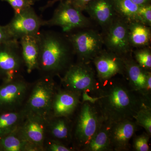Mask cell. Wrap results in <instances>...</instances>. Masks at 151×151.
I'll list each match as a JSON object with an SVG mask.
<instances>
[{
	"label": "cell",
	"instance_id": "603a6c76",
	"mask_svg": "<svg viewBox=\"0 0 151 151\" xmlns=\"http://www.w3.org/2000/svg\"><path fill=\"white\" fill-rule=\"evenodd\" d=\"M26 113L25 108L0 112V137L18 128L24 120Z\"/></svg>",
	"mask_w": 151,
	"mask_h": 151
},
{
	"label": "cell",
	"instance_id": "5bb4252c",
	"mask_svg": "<svg viewBox=\"0 0 151 151\" xmlns=\"http://www.w3.org/2000/svg\"><path fill=\"white\" fill-rule=\"evenodd\" d=\"M82 101L81 94L58 87L52 102L50 118L63 117L72 119Z\"/></svg>",
	"mask_w": 151,
	"mask_h": 151
},
{
	"label": "cell",
	"instance_id": "d6a6232c",
	"mask_svg": "<svg viewBox=\"0 0 151 151\" xmlns=\"http://www.w3.org/2000/svg\"><path fill=\"white\" fill-rule=\"evenodd\" d=\"M61 1H62V0H52V1H49L45 6L40 8V10L42 12H43V11L47 9L52 6L57 2Z\"/></svg>",
	"mask_w": 151,
	"mask_h": 151
},
{
	"label": "cell",
	"instance_id": "f1b7e54d",
	"mask_svg": "<svg viewBox=\"0 0 151 151\" xmlns=\"http://www.w3.org/2000/svg\"><path fill=\"white\" fill-rule=\"evenodd\" d=\"M9 3L13 9L14 14L18 13L25 9L32 6L35 3L32 0H1Z\"/></svg>",
	"mask_w": 151,
	"mask_h": 151
},
{
	"label": "cell",
	"instance_id": "9c48e42d",
	"mask_svg": "<svg viewBox=\"0 0 151 151\" xmlns=\"http://www.w3.org/2000/svg\"><path fill=\"white\" fill-rule=\"evenodd\" d=\"M104 45L106 49L122 56L132 53L129 37L128 22L117 16L107 28L103 31Z\"/></svg>",
	"mask_w": 151,
	"mask_h": 151
},
{
	"label": "cell",
	"instance_id": "52a82bcc",
	"mask_svg": "<svg viewBox=\"0 0 151 151\" xmlns=\"http://www.w3.org/2000/svg\"><path fill=\"white\" fill-rule=\"evenodd\" d=\"M91 20L82 13V11L76 7L70 0H62L55 9L53 16L48 20L44 21V26L60 27L64 32L90 27Z\"/></svg>",
	"mask_w": 151,
	"mask_h": 151
},
{
	"label": "cell",
	"instance_id": "277c9868",
	"mask_svg": "<svg viewBox=\"0 0 151 151\" xmlns=\"http://www.w3.org/2000/svg\"><path fill=\"white\" fill-rule=\"evenodd\" d=\"M92 63L77 61L73 63L60 77L61 83L65 89L83 95L87 94L93 98L99 88L94 67Z\"/></svg>",
	"mask_w": 151,
	"mask_h": 151
},
{
	"label": "cell",
	"instance_id": "d4e9b609",
	"mask_svg": "<svg viewBox=\"0 0 151 151\" xmlns=\"http://www.w3.org/2000/svg\"><path fill=\"white\" fill-rule=\"evenodd\" d=\"M134 119L137 125L144 128L151 136V105H145L142 107Z\"/></svg>",
	"mask_w": 151,
	"mask_h": 151
},
{
	"label": "cell",
	"instance_id": "8fae6325",
	"mask_svg": "<svg viewBox=\"0 0 151 151\" xmlns=\"http://www.w3.org/2000/svg\"><path fill=\"white\" fill-rule=\"evenodd\" d=\"M124 78L131 89L151 102V71L144 69L136 62L132 53L125 57Z\"/></svg>",
	"mask_w": 151,
	"mask_h": 151
},
{
	"label": "cell",
	"instance_id": "30bf717a",
	"mask_svg": "<svg viewBox=\"0 0 151 151\" xmlns=\"http://www.w3.org/2000/svg\"><path fill=\"white\" fill-rule=\"evenodd\" d=\"M44 21L30 6L14 14L13 18L5 27L12 38L19 40L27 36L37 35L41 27L44 26Z\"/></svg>",
	"mask_w": 151,
	"mask_h": 151
},
{
	"label": "cell",
	"instance_id": "484cf974",
	"mask_svg": "<svg viewBox=\"0 0 151 151\" xmlns=\"http://www.w3.org/2000/svg\"><path fill=\"white\" fill-rule=\"evenodd\" d=\"M133 52V58L141 67L151 71V50L150 47L137 48Z\"/></svg>",
	"mask_w": 151,
	"mask_h": 151
},
{
	"label": "cell",
	"instance_id": "ac0fdd59",
	"mask_svg": "<svg viewBox=\"0 0 151 151\" xmlns=\"http://www.w3.org/2000/svg\"><path fill=\"white\" fill-rule=\"evenodd\" d=\"M38 35L27 36L19 40L24 66L29 73L38 68L40 53Z\"/></svg>",
	"mask_w": 151,
	"mask_h": 151
},
{
	"label": "cell",
	"instance_id": "7a4b0ae2",
	"mask_svg": "<svg viewBox=\"0 0 151 151\" xmlns=\"http://www.w3.org/2000/svg\"><path fill=\"white\" fill-rule=\"evenodd\" d=\"M40 53L37 70L43 76L60 77L73 62L74 54L66 34L42 30L39 34Z\"/></svg>",
	"mask_w": 151,
	"mask_h": 151
},
{
	"label": "cell",
	"instance_id": "f546056e",
	"mask_svg": "<svg viewBox=\"0 0 151 151\" xmlns=\"http://www.w3.org/2000/svg\"><path fill=\"white\" fill-rule=\"evenodd\" d=\"M46 150L50 151H73L74 149L72 147L67 145L62 142L54 139H50L46 143Z\"/></svg>",
	"mask_w": 151,
	"mask_h": 151
},
{
	"label": "cell",
	"instance_id": "4316f807",
	"mask_svg": "<svg viewBox=\"0 0 151 151\" xmlns=\"http://www.w3.org/2000/svg\"><path fill=\"white\" fill-rule=\"evenodd\" d=\"M151 136L146 132L141 134L134 135L133 137L132 148L135 151H150L148 144Z\"/></svg>",
	"mask_w": 151,
	"mask_h": 151
},
{
	"label": "cell",
	"instance_id": "ba28073f",
	"mask_svg": "<svg viewBox=\"0 0 151 151\" xmlns=\"http://www.w3.org/2000/svg\"><path fill=\"white\" fill-rule=\"evenodd\" d=\"M24 66L18 40L0 43V79L9 82L20 76Z\"/></svg>",
	"mask_w": 151,
	"mask_h": 151
},
{
	"label": "cell",
	"instance_id": "e0dca14e",
	"mask_svg": "<svg viewBox=\"0 0 151 151\" xmlns=\"http://www.w3.org/2000/svg\"><path fill=\"white\" fill-rule=\"evenodd\" d=\"M84 11L103 31L117 16L114 8V0H92L86 5Z\"/></svg>",
	"mask_w": 151,
	"mask_h": 151
},
{
	"label": "cell",
	"instance_id": "d6986e66",
	"mask_svg": "<svg viewBox=\"0 0 151 151\" xmlns=\"http://www.w3.org/2000/svg\"><path fill=\"white\" fill-rule=\"evenodd\" d=\"M72 119L63 117H51L47 120V132L51 139L69 146L72 142Z\"/></svg>",
	"mask_w": 151,
	"mask_h": 151
},
{
	"label": "cell",
	"instance_id": "8992f818",
	"mask_svg": "<svg viewBox=\"0 0 151 151\" xmlns=\"http://www.w3.org/2000/svg\"><path fill=\"white\" fill-rule=\"evenodd\" d=\"M58 88L52 76H43L33 87L24 108L29 112L48 120Z\"/></svg>",
	"mask_w": 151,
	"mask_h": 151
},
{
	"label": "cell",
	"instance_id": "44dd1931",
	"mask_svg": "<svg viewBox=\"0 0 151 151\" xmlns=\"http://www.w3.org/2000/svg\"><path fill=\"white\" fill-rule=\"evenodd\" d=\"M111 124L103 120L91 140L82 151H113L110 139Z\"/></svg>",
	"mask_w": 151,
	"mask_h": 151
},
{
	"label": "cell",
	"instance_id": "6da1fadb",
	"mask_svg": "<svg viewBox=\"0 0 151 151\" xmlns=\"http://www.w3.org/2000/svg\"><path fill=\"white\" fill-rule=\"evenodd\" d=\"M92 100L104 120L111 124L126 119L134 120L142 107L151 105V102L131 89L122 76L100 83Z\"/></svg>",
	"mask_w": 151,
	"mask_h": 151
},
{
	"label": "cell",
	"instance_id": "4fadbf2b",
	"mask_svg": "<svg viewBox=\"0 0 151 151\" xmlns=\"http://www.w3.org/2000/svg\"><path fill=\"white\" fill-rule=\"evenodd\" d=\"M29 84L21 76L0 86V112L18 110L27 95Z\"/></svg>",
	"mask_w": 151,
	"mask_h": 151
},
{
	"label": "cell",
	"instance_id": "9a60e30c",
	"mask_svg": "<svg viewBox=\"0 0 151 151\" xmlns=\"http://www.w3.org/2000/svg\"><path fill=\"white\" fill-rule=\"evenodd\" d=\"M19 131L27 142L44 150L47 120L26 110L24 120L20 126Z\"/></svg>",
	"mask_w": 151,
	"mask_h": 151
},
{
	"label": "cell",
	"instance_id": "3957f363",
	"mask_svg": "<svg viewBox=\"0 0 151 151\" xmlns=\"http://www.w3.org/2000/svg\"><path fill=\"white\" fill-rule=\"evenodd\" d=\"M71 147L82 151L104 120L99 108L89 96L82 100L72 118Z\"/></svg>",
	"mask_w": 151,
	"mask_h": 151
},
{
	"label": "cell",
	"instance_id": "2e32d148",
	"mask_svg": "<svg viewBox=\"0 0 151 151\" xmlns=\"http://www.w3.org/2000/svg\"><path fill=\"white\" fill-rule=\"evenodd\" d=\"M139 126L134 119H126L111 124L110 139L113 151L131 150V139L137 131Z\"/></svg>",
	"mask_w": 151,
	"mask_h": 151
},
{
	"label": "cell",
	"instance_id": "cb8c5ba5",
	"mask_svg": "<svg viewBox=\"0 0 151 151\" xmlns=\"http://www.w3.org/2000/svg\"><path fill=\"white\" fill-rule=\"evenodd\" d=\"M114 8L118 16L128 23L139 22L138 12L140 6L132 0H114Z\"/></svg>",
	"mask_w": 151,
	"mask_h": 151
},
{
	"label": "cell",
	"instance_id": "7402d4cb",
	"mask_svg": "<svg viewBox=\"0 0 151 151\" xmlns=\"http://www.w3.org/2000/svg\"><path fill=\"white\" fill-rule=\"evenodd\" d=\"M129 40L132 47H150L151 40L150 27L139 22L128 23Z\"/></svg>",
	"mask_w": 151,
	"mask_h": 151
},
{
	"label": "cell",
	"instance_id": "5b68a950",
	"mask_svg": "<svg viewBox=\"0 0 151 151\" xmlns=\"http://www.w3.org/2000/svg\"><path fill=\"white\" fill-rule=\"evenodd\" d=\"M68 40L73 48L77 61L92 63L97 55L103 50V35L90 27L84 28L67 33Z\"/></svg>",
	"mask_w": 151,
	"mask_h": 151
},
{
	"label": "cell",
	"instance_id": "4dcf8cb0",
	"mask_svg": "<svg viewBox=\"0 0 151 151\" xmlns=\"http://www.w3.org/2000/svg\"><path fill=\"white\" fill-rule=\"evenodd\" d=\"M13 39L9 34L5 26L0 25V43Z\"/></svg>",
	"mask_w": 151,
	"mask_h": 151
},
{
	"label": "cell",
	"instance_id": "7c38bea8",
	"mask_svg": "<svg viewBox=\"0 0 151 151\" xmlns=\"http://www.w3.org/2000/svg\"><path fill=\"white\" fill-rule=\"evenodd\" d=\"M125 56L103 49L92 61L99 83H102L120 75L125 76Z\"/></svg>",
	"mask_w": 151,
	"mask_h": 151
},
{
	"label": "cell",
	"instance_id": "e575fe53",
	"mask_svg": "<svg viewBox=\"0 0 151 151\" xmlns=\"http://www.w3.org/2000/svg\"><path fill=\"white\" fill-rule=\"evenodd\" d=\"M34 3H35V2L38 1H40V0H32Z\"/></svg>",
	"mask_w": 151,
	"mask_h": 151
},
{
	"label": "cell",
	"instance_id": "836d02e7",
	"mask_svg": "<svg viewBox=\"0 0 151 151\" xmlns=\"http://www.w3.org/2000/svg\"><path fill=\"white\" fill-rule=\"evenodd\" d=\"M136 4L139 6L151 4V0H132Z\"/></svg>",
	"mask_w": 151,
	"mask_h": 151
},
{
	"label": "cell",
	"instance_id": "83f0119b",
	"mask_svg": "<svg viewBox=\"0 0 151 151\" xmlns=\"http://www.w3.org/2000/svg\"><path fill=\"white\" fill-rule=\"evenodd\" d=\"M138 17L139 22L151 27V4L140 6L138 12Z\"/></svg>",
	"mask_w": 151,
	"mask_h": 151
},
{
	"label": "cell",
	"instance_id": "1f68e13d",
	"mask_svg": "<svg viewBox=\"0 0 151 151\" xmlns=\"http://www.w3.org/2000/svg\"><path fill=\"white\" fill-rule=\"evenodd\" d=\"M92 0H70L71 3L76 7L83 12L88 3Z\"/></svg>",
	"mask_w": 151,
	"mask_h": 151
},
{
	"label": "cell",
	"instance_id": "ffe728a7",
	"mask_svg": "<svg viewBox=\"0 0 151 151\" xmlns=\"http://www.w3.org/2000/svg\"><path fill=\"white\" fill-rule=\"evenodd\" d=\"M19 127L8 134L0 137V151H36L43 150L29 142L22 137Z\"/></svg>",
	"mask_w": 151,
	"mask_h": 151
}]
</instances>
